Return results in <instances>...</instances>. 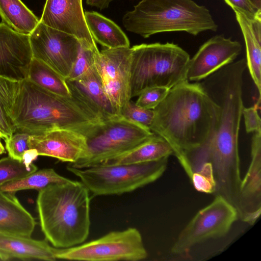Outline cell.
I'll use <instances>...</instances> for the list:
<instances>
[{
  "mask_svg": "<svg viewBox=\"0 0 261 261\" xmlns=\"http://www.w3.org/2000/svg\"><path fill=\"white\" fill-rule=\"evenodd\" d=\"M246 67V59L243 58L223 67L201 83L220 108L219 120L211 139L187 155L192 172L204 164L211 165L215 193L227 198L239 193L242 180L239 134L244 108L243 77Z\"/></svg>",
  "mask_w": 261,
  "mask_h": 261,
  "instance_id": "obj_1",
  "label": "cell"
},
{
  "mask_svg": "<svg viewBox=\"0 0 261 261\" xmlns=\"http://www.w3.org/2000/svg\"><path fill=\"white\" fill-rule=\"evenodd\" d=\"M153 111L149 129L169 143L180 164L213 137L220 112L201 83L187 80L171 88Z\"/></svg>",
  "mask_w": 261,
  "mask_h": 261,
  "instance_id": "obj_2",
  "label": "cell"
},
{
  "mask_svg": "<svg viewBox=\"0 0 261 261\" xmlns=\"http://www.w3.org/2000/svg\"><path fill=\"white\" fill-rule=\"evenodd\" d=\"M6 112L16 132L38 135L57 128L83 134L101 121L76 97L54 94L28 79L17 81L2 76Z\"/></svg>",
  "mask_w": 261,
  "mask_h": 261,
  "instance_id": "obj_3",
  "label": "cell"
},
{
  "mask_svg": "<svg viewBox=\"0 0 261 261\" xmlns=\"http://www.w3.org/2000/svg\"><path fill=\"white\" fill-rule=\"evenodd\" d=\"M90 192L79 181L50 184L38 191L36 208L45 239L57 248L83 243L90 228Z\"/></svg>",
  "mask_w": 261,
  "mask_h": 261,
  "instance_id": "obj_4",
  "label": "cell"
},
{
  "mask_svg": "<svg viewBox=\"0 0 261 261\" xmlns=\"http://www.w3.org/2000/svg\"><path fill=\"white\" fill-rule=\"evenodd\" d=\"M122 23L127 31L144 38L177 31L196 36L218 29L208 9L193 0H141L124 15Z\"/></svg>",
  "mask_w": 261,
  "mask_h": 261,
  "instance_id": "obj_5",
  "label": "cell"
},
{
  "mask_svg": "<svg viewBox=\"0 0 261 261\" xmlns=\"http://www.w3.org/2000/svg\"><path fill=\"white\" fill-rule=\"evenodd\" d=\"M131 98L154 87L169 89L187 80L189 54L173 43L141 44L132 47Z\"/></svg>",
  "mask_w": 261,
  "mask_h": 261,
  "instance_id": "obj_6",
  "label": "cell"
},
{
  "mask_svg": "<svg viewBox=\"0 0 261 261\" xmlns=\"http://www.w3.org/2000/svg\"><path fill=\"white\" fill-rule=\"evenodd\" d=\"M168 158L136 164H99L86 168L67 165L92 196L121 195L131 192L159 178L167 168Z\"/></svg>",
  "mask_w": 261,
  "mask_h": 261,
  "instance_id": "obj_7",
  "label": "cell"
},
{
  "mask_svg": "<svg viewBox=\"0 0 261 261\" xmlns=\"http://www.w3.org/2000/svg\"><path fill=\"white\" fill-rule=\"evenodd\" d=\"M154 134L121 116L99 121L83 134L87 145L86 156L68 165L82 169L101 164L133 149Z\"/></svg>",
  "mask_w": 261,
  "mask_h": 261,
  "instance_id": "obj_8",
  "label": "cell"
},
{
  "mask_svg": "<svg viewBox=\"0 0 261 261\" xmlns=\"http://www.w3.org/2000/svg\"><path fill=\"white\" fill-rule=\"evenodd\" d=\"M57 259L71 260L138 261L147 257L142 235L129 227L112 231L90 242L67 248L54 247Z\"/></svg>",
  "mask_w": 261,
  "mask_h": 261,
  "instance_id": "obj_9",
  "label": "cell"
},
{
  "mask_svg": "<svg viewBox=\"0 0 261 261\" xmlns=\"http://www.w3.org/2000/svg\"><path fill=\"white\" fill-rule=\"evenodd\" d=\"M238 218L236 207L222 197L216 196L181 231L171 247V252L183 254L199 243L225 236Z\"/></svg>",
  "mask_w": 261,
  "mask_h": 261,
  "instance_id": "obj_10",
  "label": "cell"
},
{
  "mask_svg": "<svg viewBox=\"0 0 261 261\" xmlns=\"http://www.w3.org/2000/svg\"><path fill=\"white\" fill-rule=\"evenodd\" d=\"M29 38L33 58L43 62L66 79L79 55L80 41L40 21Z\"/></svg>",
  "mask_w": 261,
  "mask_h": 261,
  "instance_id": "obj_11",
  "label": "cell"
},
{
  "mask_svg": "<svg viewBox=\"0 0 261 261\" xmlns=\"http://www.w3.org/2000/svg\"><path fill=\"white\" fill-rule=\"evenodd\" d=\"M132 53L130 47L106 48L95 57L96 68L105 92L120 116L131 99Z\"/></svg>",
  "mask_w": 261,
  "mask_h": 261,
  "instance_id": "obj_12",
  "label": "cell"
},
{
  "mask_svg": "<svg viewBox=\"0 0 261 261\" xmlns=\"http://www.w3.org/2000/svg\"><path fill=\"white\" fill-rule=\"evenodd\" d=\"M40 21L74 36L82 46L98 50L87 25L82 0H46Z\"/></svg>",
  "mask_w": 261,
  "mask_h": 261,
  "instance_id": "obj_13",
  "label": "cell"
},
{
  "mask_svg": "<svg viewBox=\"0 0 261 261\" xmlns=\"http://www.w3.org/2000/svg\"><path fill=\"white\" fill-rule=\"evenodd\" d=\"M242 46L237 41L216 35L203 44L190 59L187 73L189 81L198 82L233 62Z\"/></svg>",
  "mask_w": 261,
  "mask_h": 261,
  "instance_id": "obj_14",
  "label": "cell"
},
{
  "mask_svg": "<svg viewBox=\"0 0 261 261\" xmlns=\"http://www.w3.org/2000/svg\"><path fill=\"white\" fill-rule=\"evenodd\" d=\"M30 149L36 150L38 155L47 156L73 164L86 156L87 145L81 133L66 128H57L47 132L30 135Z\"/></svg>",
  "mask_w": 261,
  "mask_h": 261,
  "instance_id": "obj_15",
  "label": "cell"
},
{
  "mask_svg": "<svg viewBox=\"0 0 261 261\" xmlns=\"http://www.w3.org/2000/svg\"><path fill=\"white\" fill-rule=\"evenodd\" d=\"M33 58L29 35L0 23V76L17 81L26 79Z\"/></svg>",
  "mask_w": 261,
  "mask_h": 261,
  "instance_id": "obj_16",
  "label": "cell"
},
{
  "mask_svg": "<svg viewBox=\"0 0 261 261\" xmlns=\"http://www.w3.org/2000/svg\"><path fill=\"white\" fill-rule=\"evenodd\" d=\"M251 162L241 180L237 210L238 218L253 225L261 214V132L254 133Z\"/></svg>",
  "mask_w": 261,
  "mask_h": 261,
  "instance_id": "obj_17",
  "label": "cell"
},
{
  "mask_svg": "<svg viewBox=\"0 0 261 261\" xmlns=\"http://www.w3.org/2000/svg\"><path fill=\"white\" fill-rule=\"evenodd\" d=\"M66 81L71 95L85 104L100 120L120 116L107 96L96 68L79 80Z\"/></svg>",
  "mask_w": 261,
  "mask_h": 261,
  "instance_id": "obj_18",
  "label": "cell"
},
{
  "mask_svg": "<svg viewBox=\"0 0 261 261\" xmlns=\"http://www.w3.org/2000/svg\"><path fill=\"white\" fill-rule=\"evenodd\" d=\"M40 259L54 261V247L48 241L0 232V260Z\"/></svg>",
  "mask_w": 261,
  "mask_h": 261,
  "instance_id": "obj_19",
  "label": "cell"
},
{
  "mask_svg": "<svg viewBox=\"0 0 261 261\" xmlns=\"http://www.w3.org/2000/svg\"><path fill=\"white\" fill-rule=\"evenodd\" d=\"M246 45V66L258 90L257 103L261 95V17L252 18L233 10Z\"/></svg>",
  "mask_w": 261,
  "mask_h": 261,
  "instance_id": "obj_20",
  "label": "cell"
},
{
  "mask_svg": "<svg viewBox=\"0 0 261 261\" xmlns=\"http://www.w3.org/2000/svg\"><path fill=\"white\" fill-rule=\"evenodd\" d=\"M15 194L0 190V232L31 237L36 222Z\"/></svg>",
  "mask_w": 261,
  "mask_h": 261,
  "instance_id": "obj_21",
  "label": "cell"
},
{
  "mask_svg": "<svg viewBox=\"0 0 261 261\" xmlns=\"http://www.w3.org/2000/svg\"><path fill=\"white\" fill-rule=\"evenodd\" d=\"M173 154L169 143L161 137L154 134L133 149L101 164L107 165L141 164L159 161Z\"/></svg>",
  "mask_w": 261,
  "mask_h": 261,
  "instance_id": "obj_22",
  "label": "cell"
},
{
  "mask_svg": "<svg viewBox=\"0 0 261 261\" xmlns=\"http://www.w3.org/2000/svg\"><path fill=\"white\" fill-rule=\"evenodd\" d=\"M84 15L95 42L107 48L129 47L127 37L114 21L95 11H86Z\"/></svg>",
  "mask_w": 261,
  "mask_h": 261,
  "instance_id": "obj_23",
  "label": "cell"
},
{
  "mask_svg": "<svg viewBox=\"0 0 261 261\" xmlns=\"http://www.w3.org/2000/svg\"><path fill=\"white\" fill-rule=\"evenodd\" d=\"M0 17L14 31L30 35L40 19L21 0H0Z\"/></svg>",
  "mask_w": 261,
  "mask_h": 261,
  "instance_id": "obj_24",
  "label": "cell"
},
{
  "mask_svg": "<svg viewBox=\"0 0 261 261\" xmlns=\"http://www.w3.org/2000/svg\"><path fill=\"white\" fill-rule=\"evenodd\" d=\"M26 79L54 94L71 96L65 79L40 60L32 58Z\"/></svg>",
  "mask_w": 261,
  "mask_h": 261,
  "instance_id": "obj_25",
  "label": "cell"
},
{
  "mask_svg": "<svg viewBox=\"0 0 261 261\" xmlns=\"http://www.w3.org/2000/svg\"><path fill=\"white\" fill-rule=\"evenodd\" d=\"M70 180L60 175L53 168H44L21 178L0 185V190L12 193L28 189L39 191L50 184L64 183Z\"/></svg>",
  "mask_w": 261,
  "mask_h": 261,
  "instance_id": "obj_26",
  "label": "cell"
},
{
  "mask_svg": "<svg viewBox=\"0 0 261 261\" xmlns=\"http://www.w3.org/2000/svg\"><path fill=\"white\" fill-rule=\"evenodd\" d=\"M37 170L34 164L27 165L9 156L0 159V185L21 178Z\"/></svg>",
  "mask_w": 261,
  "mask_h": 261,
  "instance_id": "obj_27",
  "label": "cell"
},
{
  "mask_svg": "<svg viewBox=\"0 0 261 261\" xmlns=\"http://www.w3.org/2000/svg\"><path fill=\"white\" fill-rule=\"evenodd\" d=\"M100 51L81 45L72 70L65 79L68 81L79 80L96 68L95 57Z\"/></svg>",
  "mask_w": 261,
  "mask_h": 261,
  "instance_id": "obj_28",
  "label": "cell"
},
{
  "mask_svg": "<svg viewBox=\"0 0 261 261\" xmlns=\"http://www.w3.org/2000/svg\"><path fill=\"white\" fill-rule=\"evenodd\" d=\"M120 116L126 120L150 130L154 112L153 110L140 107L136 102L130 100L122 109Z\"/></svg>",
  "mask_w": 261,
  "mask_h": 261,
  "instance_id": "obj_29",
  "label": "cell"
},
{
  "mask_svg": "<svg viewBox=\"0 0 261 261\" xmlns=\"http://www.w3.org/2000/svg\"><path fill=\"white\" fill-rule=\"evenodd\" d=\"M190 179L197 191L214 194L216 185L210 164H203L196 172L192 174Z\"/></svg>",
  "mask_w": 261,
  "mask_h": 261,
  "instance_id": "obj_30",
  "label": "cell"
},
{
  "mask_svg": "<svg viewBox=\"0 0 261 261\" xmlns=\"http://www.w3.org/2000/svg\"><path fill=\"white\" fill-rule=\"evenodd\" d=\"M30 134L16 132L5 140V148L11 158L22 161L24 153L30 149L29 139Z\"/></svg>",
  "mask_w": 261,
  "mask_h": 261,
  "instance_id": "obj_31",
  "label": "cell"
},
{
  "mask_svg": "<svg viewBox=\"0 0 261 261\" xmlns=\"http://www.w3.org/2000/svg\"><path fill=\"white\" fill-rule=\"evenodd\" d=\"M170 89L164 87L147 88L138 95L136 103L143 108L154 110L166 97Z\"/></svg>",
  "mask_w": 261,
  "mask_h": 261,
  "instance_id": "obj_32",
  "label": "cell"
},
{
  "mask_svg": "<svg viewBox=\"0 0 261 261\" xmlns=\"http://www.w3.org/2000/svg\"><path fill=\"white\" fill-rule=\"evenodd\" d=\"M1 78V76H0V139L5 140L15 132V129L6 110Z\"/></svg>",
  "mask_w": 261,
  "mask_h": 261,
  "instance_id": "obj_33",
  "label": "cell"
},
{
  "mask_svg": "<svg viewBox=\"0 0 261 261\" xmlns=\"http://www.w3.org/2000/svg\"><path fill=\"white\" fill-rule=\"evenodd\" d=\"M260 107L256 104L250 108H243L242 115L244 118L247 133L261 132L260 118L258 113Z\"/></svg>",
  "mask_w": 261,
  "mask_h": 261,
  "instance_id": "obj_34",
  "label": "cell"
},
{
  "mask_svg": "<svg viewBox=\"0 0 261 261\" xmlns=\"http://www.w3.org/2000/svg\"><path fill=\"white\" fill-rule=\"evenodd\" d=\"M224 1L233 10H238L250 18L261 17V10L255 7L250 0H224Z\"/></svg>",
  "mask_w": 261,
  "mask_h": 261,
  "instance_id": "obj_35",
  "label": "cell"
},
{
  "mask_svg": "<svg viewBox=\"0 0 261 261\" xmlns=\"http://www.w3.org/2000/svg\"><path fill=\"white\" fill-rule=\"evenodd\" d=\"M113 0H86L88 5L95 7L102 10L108 7L110 3Z\"/></svg>",
  "mask_w": 261,
  "mask_h": 261,
  "instance_id": "obj_36",
  "label": "cell"
},
{
  "mask_svg": "<svg viewBox=\"0 0 261 261\" xmlns=\"http://www.w3.org/2000/svg\"><path fill=\"white\" fill-rule=\"evenodd\" d=\"M258 9L261 10V0H250Z\"/></svg>",
  "mask_w": 261,
  "mask_h": 261,
  "instance_id": "obj_37",
  "label": "cell"
},
{
  "mask_svg": "<svg viewBox=\"0 0 261 261\" xmlns=\"http://www.w3.org/2000/svg\"><path fill=\"white\" fill-rule=\"evenodd\" d=\"M5 152V149L4 148V146L1 143L0 141V154H2Z\"/></svg>",
  "mask_w": 261,
  "mask_h": 261,
  "instance_id": "obj_38",
  "label": "cell"
},
{
  "mask_svg": "<svg viewBox=\"0 0 261 261\" xmlns=\"http://www.w3.org/2000/svg\"></svg>",
  "mask_w": 261,
  "mask_h": 261,
  "instance_id": "obj_39",
  "label": "cell"
}]
</instances>
